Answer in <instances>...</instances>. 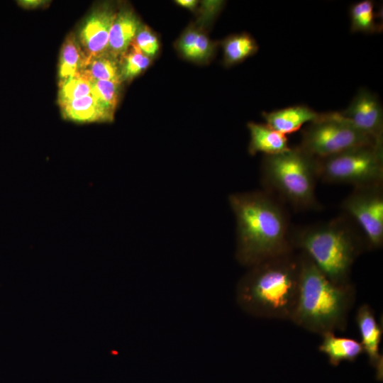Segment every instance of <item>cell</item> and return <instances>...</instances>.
Masks as SVG:
<instances>
[{"mask_svg": "<svg viewBox=\"0 0 383 383\" xmlns=\"http://www.w3.org/2000/svg\"><path fill=\"white\" fill-rule=\"evenodd\" d=\"M300 260L299 296L291 321L321 335L344 331L354 301L352 284L333 282L302 252Z\"/></svg>", "mask_w": 383, "mask_h": 383, "instance_id": "4", "label": "cell"}, {"mask_svg": "<svg viewBox=\"0 0 383 383\" xmlns=\"http://www.w3.org/2000/svg\"><path fill=\"white\" fill-rule=\"evenodd\" d=\"M88 57L74 34H70L62 44L59 61V85L61 86L84 69Z\"/></svg>", "mask_w": 383, "mask_h": 383, "instance_id": "16", "label": "cell"}, {"mask_svg": "<svg viewBox=\"0 0 383 383\" xmlns=\"http://www.w3.org/2000/svg\"><path fill=\"white\" fill-rule=\"evenodd\" d=\"M236 288V301L259 318L291 320L299 290L300 253L294 250L249 267Z\"/></svg>", "mask_w": 383, "mask_h": 383, "instance_id": "2", "label": "cell"}, {"mask_svg": "<svg viewBox=\"0 0 383 383\" xmlns=\"http://www.w3.org/2000/svg\"><path fill=\"white\" fill-rule=\"evenodd\" d=\"M318 113L306 105H294L264 112L262 115L268 126L286 135L299 131L306 123L315 120Z\"/></svg>", "mask_w": 383, "mask_h": 383, "instance_id": "13", "label": "cell"}, {"mask_svg": "<svg viewBox=\"0 0 383 383\" xmlns=\"http://www.w3.org/2000/svg\"><path fill=\"white\" fill-rule=\"evenodd\" d=\"M383 184L353 188L343 201V213L361 231L367 250H377L383 244Z\"/></svg>", "mask_w": 383, "mask_h": 383, "instance_id": "8", "label": "cell"}, {"mask_svg": "<svg viewBox=\"0 0 383 383\" xmlns=\"http://www.w3.org/2000/svg\"><path fill=\"white\" fill-rule=\"evenodd\" d=\"M60 87V105L91 94V82L81 73L74 76Z\"/></svg>", "mask_w": 383, "mask_h": 383, "instance_id": "23", "label": "cell"}, {"mask_svg": "<svg viewBox=\"0 0 383 383\" xmlns=\"http://www.w3.org/2000/svg\"><path fill=\"white\" fill-rule=\"evenodd\" d=\"M133 43L146 55H155L159 50V42L156 35L146 26H140Z\"/></svg>", "mask_w": 383, "mask_h": 383, "instance_id": "24", "label": "cell"}, {"mask_svg": "<svg viewBox=\"0 0 383 383\" xmlns=\"http://www.w3.org/2000/svg\"><path fill=\"white\" fill-rule=\"evenodd\" d=\"M318 179L353 188L383 184V144L355 147L316 158Z\"/></svg>", "mask_w": 383, "mask_h": 383, "instance_id": "6", "label": "cell"}, {"mask_svg": "<svg viewBox=\"0 0 383 383\" xmlns=\"http://www.w3.org/2000/svg\"><path fill=\"white\" fill-rule=\"evenodd\" d=\"M116 14L111 6L104 4L94 9L83 23L77 40L88 57L106 51Z\"/></svg>", "mask_w": 383, "mask_h": 383, "instance_id": "10", "label": "cell"}, {"mask_svg": "<svg viewBox=\"0 0 383 383\" xmlns=\"http://www.w3.org/2000/svg\"><path fill=\"white\" fill-rule=\"evenodd\" d=\"M263 190L296 211L318 210L316 158L299 146L264 155L261 163Z\"/></svg>", "mask_w": 383, "mask_h": 383, "instance_id": "5", "label": "cell"}, {"mask_svg": "<svg viewBox=\"0 0 383 383\" xmlns=\"http://www.w3.org/2000/svg\"><path fill=\"white\" fill-rule=\"evenodd\" d=\"M199 33V32L196 30H190L186 32L180 39V50L188 58L190 57Z\"/></svg>", "mask_w": 383, "mask_h": 383, "instance_id": "26", "label": "cell"}, {"mask_svg": "<svg viewBox=\"0 0 383 383\" xmlns=\"http://www.w3.org/2000/svg\"><path fill=\"white\" fill-rule=\"evenodd\" d=\"M228 202L236 221L235 257L250 267L294 250L284 205L265 192L233 193Z\"/></svg>", "mask_w": 383, "mask_h": 383, "instance_id": "1", "label": "cell"}, {"mask_svg": "<svg viewBox=\"0 0 383 383\" xmlns=\"http://www.w3.org/2000/svg\"><path fill=\"white\" fill-rule=\"evenodd\" d=\"M120 77L122 80H130L140 74L150 65V57L143 53L133 42L121 56Z\"/></svg>", "mask_w": 383, "mask_h": 383, "instance_id": "22", "label": "cell"}, {"mask_svg": "<svg viewBox=\"0 0 383 383\" xmlns=\"http://www.w3.org/2000/svg\"><path fill=\"white\" fill-rule=\"evenodd\" d=\"M360 343L367 355L370 365L375 370L376 378L383 379V357L379 353L382 328L377 321L374 311L368 304L361 305L356 313Z\"/></svg>", "mask_w": 383, "mask_h": 383, "instance_id": "11", "label": "cell"}, {"mask_svg": "<svg viewBox=\"0 0 383 383\" xmlns=\"http://www.w3.org/2000/svg\"><path fill=\"white\" fill-rule=\"evenodd\" d=\"M321 336L318 350L327 356L333 366H338L344 361L354 362L364 353L360 342L355 339L337 336L334 333Z\"/></svg>", "mask_w": 383, "mask_h": 383, "instance_id": "15", "label": "cell"}, {"mask_svg": "<svg viewBox=\"0 0 383 383\" xmlns=\"http://www.w3.org/2000/svg\"><path fill=\"white\" fill-rule=\"evenodd\" d=\"M292 244L330 280L340 285L351 284L352 267L367 250L361 231L344 213L326 222L292 228Z\"/></svg>", "mask_w": 383, "mask_h": 383, "instance_id": "3", "label": "cell"}, {"mask_svg": "<svg viewBox=\"0 0 383 383\" xmlns=\"http://www.w3.org/2000/svg\"><path fill=\"white\" fill-rule=\"evenodd\" d=\"M60 106L65 119L75 123L105 122V119L91 94Z\"/></svg>", "mask_w": 383, "mask_h": 383, "instance_id": "17", "label": "cell"}, {"mask_svg": "<svg viewBox=\"0 0 383 383\" xmlns=\"http://www.w3.org/2000/svg\"><path fill=\"white\" fill-rule=\"evenodd\" d=\"M378 143L346 119L340 112L318 113L302 130L298 145L314 158H323L347 150Z\"/></svg>", "mask_w": 383, "mask_h": 383, "instance_id": "7", "label": "cell"}, {"mask_svg": "<svg viewBox=\"0 0 383 383\" xmlns=\"http://www.w3.org/2000/svg\"><path fill=\"white\" fill-rule=\"evenodd\" d=\"M176 2L180 6L188 9H193L196 5V1L195 0H178Z\"/></svg>", "mask_w": 383, "mask_h": 383, "instance_id": "28", "label": "cell"}, {"mask_svg": "<svg viewBox=\"0 0 383 383\" xmlns=\"http://www.w3.org/2000/svg\"><path fill=\"white\" fill-rule=\"evenodd\" d=\"M211 48V43L208 38L204 34L199 33L189 58L192 60L204 59L208 55Z\"/></svg>", "mask_w": 383, "mask_h": 383, "instance_id": "25", "label": "cell"}, {"mask_svg": "<svg viewBox=\"0 0 383 383\" xmlns=\"http://www.w3.org/2000/svg\"><path fill=\"white\" fill-rule=\"evenodd\" d=\"M258 49L255 40L245 33L228 38L223 43L224 61L228 65L238 63L255 54Z\"/></svg>", "mask_w": 383, "mask_h": 383, "instance_id": "21", "label": "cell"}, {"mask_svg": "<svg viewBox=\"0 0 383 383\" xmlns=\"http://www.w3.org/2000/svg\"><path fill=\"white\" fill-rule=\"evenodd\" d=\"M350 29L353 33H374L379 30L377 23L374 4L363 0L353 4L350 9Z\"/></svg>", "mask_w": 383, "mask_h": 383, "instance_id": "20", "label": "cell"}, {"mask_svg": "<svg viewBox=\"0 0 383 383\" xmlns=\"http://www.w3.org/2000/svg\"><path fill=\"white\" fill-rule=\"evenodd\" d=\"M340 113L357 129L383 143V109L379 97L360 88L349 106Z\"/></svg>", "mask_w": 383, "mask_h": 383, "instance_id": "9", "label": "cell"}, {"mask_svg": "<svg viewBox=\"0 0 383 383\" xmlns=\"http://www.w3.org/2000/svg\"><path fill=\"white\" fill-rule=\"evenodd\" d=\"M250 134L248 152L251 155L262 152L264 155L282 153L290 149L287 136L268 126L266 123L249 122Z\"/></svg>", "mask_w": 383, "mask_h": 383, "instance_id": "14", "label": "cell"}, {"mask_svg": "<svg viewBox=\"0 0 383 383\" xmlns=\"http://www.w3.org/2000/svg\"><path fill=\"white\" fill-rule=\"evenodd\" d=\"M116 59L106 52L96 56L89 57L80 73L89 81L121 82L120 67Z\"/></svg>", "mask_w": 383, "mask_h": 383, "instance_id": "19", "label": "cell"}, {"mask_svg": "<svg viewBox=\"0 0 383 383\" xmlns=\"http://www.w3.org/2000/svg\"><path fill=\"white\" fill-rule=\"evenodd\" d=\"M91 82V95L105 122H111L116 108L120 81L95 80Z\"/></svg>", "mask_w": 383, "mask_h": 383, "instance_id": "18", "label": "cell"}, {"mask_svg": "<svg viewBox=\"0 0 383 383\" xmlns=\"http://www.w3.org/2000/svg\"><path fill=\"white\" fill-rule=\"evenodd\" d=\"M48 3L47 1L42 0H21L18 1L19 6L24 9H36L42 7Z\"/></svg>", "mask_w": 383, "mask_h": 383, "instance_id": "27", "label": "cell"}, {"mask_svg": "<svg viewBox=\"0 0 383 383\" xmlns=\"http://www.w3.org/2000/svg\"><path fill=\"white\" fill-rule=\"evenodd\" d=\"M140 26V21L131 9H121L116 13L111 27L106 52L116 58L122 56L132 43Z\"/></svg>", "mask_w": 383, "mask_h": 383, "instance_id": "12", "label": "cell"}]
</instances>
